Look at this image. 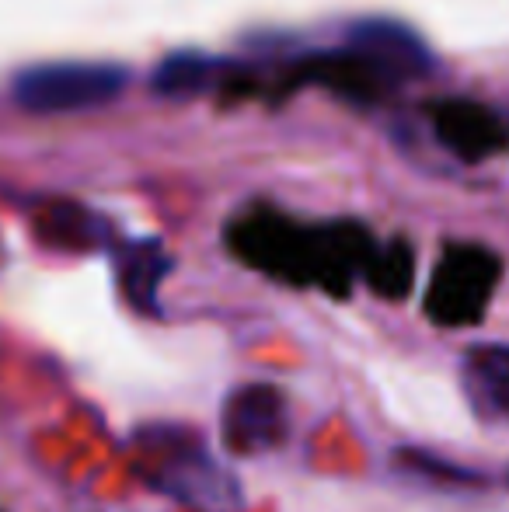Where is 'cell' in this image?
I'll return each mask as SVG.
<instances>
[{
	"label": "cell",
	"instance_id": "obj_2",
	"mask_svg": "<svg viewBox=\"0 0 509 512\" xmlns=\"http://www.w3.org/2000/svg\"><path fill=\"white\" fill-rule=\"evenodd\" d=\"M126 81L116 63H39L14 77V102L35 115L91 112L116 102Z\"/></svg>",
	"mask_w": 509,
	"mask_h": 512
},
{
	"label": "cell",
	"instance_id": "obj_1",
	"mask_svg": "<svg viewBox=\"0 0 509 512\" xmlns=\"http://www.w3.org/2000/svg\"><path fill=\"white\" fill-rule=\"evenodd\" d=\"M147 446V485L168 499L196 512H238L245 506L241 481L182 432H150L140 439Z\"/></svg>",
	"mask_w": 509,
	"mask_h": 512
},
{
	"label": "cell",
	"instance_id": "obj_5",
	"mask_svg": "<svg viewBox=\"0 0 509 512\" xmlns=\"http://www.w3.org/2000/svg\"><path fill=\"white\" fill-rule=\"evenodd\" d=\"M433 133L440 147L468 164H478L503 147V126L475 102H440L433 108Z\"/></svg>",
	"mask_w": 509,
	"mask_h": 512
},
{
	"label": "cell",
	"instance_id": "obj_4",
	"mask_svg": "<svg viewBox=\"0 0 509 512\" xmlns=\"http://www.w3.org/2000/svg\"><path fill=\"white\" fill-rule=\"evenodd\" d=\"M224 443L241 457L276 450L286 439V401L272 384H241L224 405Z\"/></svg>",
	"mask_w": 509,
	"mask_h": 512
},
{
	"label": "cell",
	"instance_id": "obj_8",
	"mask_svg": "<svg viewBox=\"0 0 509 512\" xmlns=\"http://www.w3.org/2000/svg\"><path fill=\"white\" fill-rule=\"evenodd\" d=\"M171 258L161 251V244L140 241L129 244L119 258V279H123L126 300L143 314H157V286L168 276Z\"/></svg>",
	"mask_w": 509,
	"mask_h": 512
},
{
	"label": "cell",
	"instance_id": "obj_3",
	"mask_svg": "<svg viewBox=\"0 0 509 512\" xmlns=\"http://www.w3.org/2000/svg\"><path fill=\"white\" fill-rule=\"evenodd\" d=\"M349 53L384 84L419 81L433 70V53L426 42L401 21L367 18L349 28Z\"/></svg>",
	"mask_w": 509,
	"mask_h": 512
},
{
	"label": "cell",
	"instance_id": "obj_6",
	"mask_svg": "<svg viewBox=\"0 0 509 512\" xmlns=\"http://www.w3.org/2000/svg\"><path fill=\"white\" fill-rule=\"evenodd\" d=\"M461 380L478 418H509V345H471L461 363Z\"/></svg>",
	"mask_w": 509,
	"mask_h": 512
},
{
	"label": "cell",
	"instance_id": "obj_7",
	"mask_svg": "<svg viewBox=\"0 0 509 512\" xmlns=\"http://www.w3.org/2000/svg\"><path fill=\"white\" fill-rule=\"evenodd\" d=\"M217 74L220 63L213 56L199 53V49H178L157 63L154 77H150V91L164 102H192L213 88Z\"/></svg>",
	"mask_w": 509,
	"mask_h": 512
}]
</instances>
